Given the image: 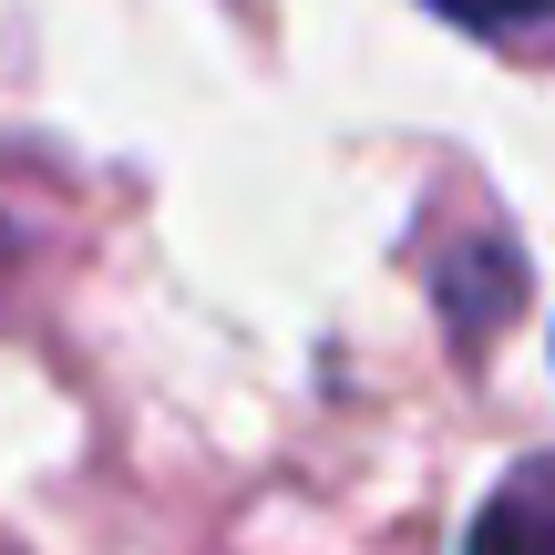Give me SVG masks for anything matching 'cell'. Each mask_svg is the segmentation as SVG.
<instances>
[{"mask_svg":"<svg viewBox=\"0 0 555 555\" xmlns=\"http://www.w3.org/2000/svg\"><path fill=\"white\" fill-rule=\"evenodd\" d=\"M433 11L483 41H555V0H433Z\"/></svg>","mask_w":555,"mask_h":555,"instance_id":"obj_3","label":"cell"},{"mask_svg":"<svg viewBox=\"0 0 555 555\" xmlns=\"http://www.w3.org/2000/svg\"><path fill=\"white\" fill-rule=\"evenodd\" d=\"M463 555H555V453H525L504 474V494L474 515Z\"/></svg>","mask_w":555,"mask_h":555,"instance_id":"obj_1","label":"cell"},{"mask_svg":"<svg viewBox=\"0 0 555 555\" xmlns=\"http://www.w3.org/2000/svg\"><path fill=\"white\" fill-rule=\"evenodd\" d=\"M442 298H453V330L463 339H494V319L515 309V247L483 237L474 258H453V268H442Z\"/></svg>","mask_w":555,"mask_h":555,"instance_id":"obj_2","label":"cell"}]
</instances>
